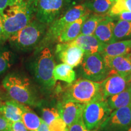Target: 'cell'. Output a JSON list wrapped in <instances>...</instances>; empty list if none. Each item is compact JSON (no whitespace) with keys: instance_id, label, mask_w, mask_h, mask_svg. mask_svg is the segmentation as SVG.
<instances>
[{"instance_id":"obj_38","label":"cell","mask_w":131,"mask_h":131,"mask_svg":"<svg viewBox=\"0 0 131 131\" xmlns=\"http://www.w3.org/2000/svg\"><path fill=\"white\" fill-rule=\"evenodd\" d=\"M73 3H84L86 0H72Z\"/></svg>"},{"instance_id":"obj_33","label":"cell","mask_w":131,"mask_h":131,"mask_svg":"<svg viewBox=\"0 0 131 131\" xmlns=\"http://www.w3.org/2000/svg\"><path fill=\"white\" fill-rule=\"evenodd\" d=\"M11 131H29L22 121L11 123Z\"/></svg>"},{"instance_id":"obj_20","label":"cell","mask_w":131,"mask_h":131,"mask_svg":"<svg viewBox=\"0 0 131 131\" xmlns=\"http://www.w3.org/2000/svg\"><path fill=\"white\" fill-rule=\"evenodd\" d=\"M107 102L112 111L131 105V83L122 92L108 98Z\"/></svg>"},{"instance_id":"obj_6","label":"cell","mask_w":131,"mask_h":131,"mask_svg":"<svg viewBox=\"0 0 131 131\" xmlns=\"http://www.w3.org/2000/svg\"><path fill=\"white\" fill-rule=\"evenodd\" d=\"M55 63L51 50L45 47L40 50L34 64V74L40 84L47 89H51L56 84L53 77Z\"/></svg>"},{"instance_id":"obj_27","label":"cell","mask_w":131,"mask_h":131,"mask_svg":"<svg viewBox=\"0 0 131 131\" xmlns=\"http://www.w3.org/2000/svg\"><path fill=\"white\" fill-rule=\"evenodd\" d=\"M13 63L12 52L4 49H0V75L9 69Z\"/></svg>"},{"instance_id":"obj_24","label":"cell","mask_w":131,"mask_h":131,"mask_svg":"<svg viewBox=\"0 0 131 131\" xmlns=\"http://www.w3.org/2000/svg\"><path fill=\"white\" fill-rule=\"evenodd\" d=\"M21 121L29 131H34L40 126L42 119L30 108L24 105Z\"/></svg>"},{"instance_id":"obj_40","label":"cell","mask_w":131,"mask_h":131,"mask_svg":"<svg viewBox=\"0 0 131 131\" xmlns=\"http://www.w3.org/2000/svg\"><path fill=\"white\" fill-rule=\"evenodd\" d=\"M128 56H129V60H130V62H131V52H130V53L128 54Z\"/></svg>"},{"instance_id":"obj_35","label":"cell","mask_w":131,"mask_h":131,"mask_svg":"<svg viewBox=\"0 0 131 131\" xmlns=\"http://www.w3.org/2000/svg\"><path fill=\"white\" fill-rule=\"evenodd\" d=\"M6 41L4 39V28H3V24L2 22L1 16L0 15V43Z\"/></svg>"},{"instance_id":"obj_26","label":"cell","mask_w":131,"mask_h":131,"mask_svg":"<svg viewBox=\"0 0 131 131\" xmlns=\"http://www.w3.org/2000/svg\"><path fill=\"white\" fill-rule=\"evenodd\" d=\"M126 11L131 12V0H115L111 6L107 16L115 18Z\"/></svg>"},{"instance_id":"obj_9","label":"cell","mask_w":131,"mask_h":131,"mask_svg":"<svg viewBox=\"0 0 131 131\" xmlns=\"http://www.w3.org/2000/svg\"><path fill=\"white\" fill-rule=\"evenodd\" d=\"M67 0H37L35 18L50 25L60 16Z\"/></svg>"},{"instance_id":"obj_15","label":"cell","mask_w":131,"mask_h":131,"mask_svg":"<svg viewBox=\"0 0 131 131\" xmlns=\"http://www.w3.org/2000/svg\"><path fill=\"white\" fill-rule=\"evenodd\" d=\"M70 42L81 48L84 52V54L101 53L103 46V43L100 41L94 35H80Z\"/></svg>"},{"instance_id":"obj_10","label":"cell","mask_w":131,"mask_h":131,"mask_svg":"<svg viewBox=\"0 0 131 131\" xmlns=\"http://www.w3.org/2000/svg\"><path fill=\"white\" fill-rule=\"evenodd\" d=\"M131 127V105L115 109L101 124V131H129Z\"/></svg>"},{"instance_id":"obj_42","label":"cell","mask_w":131,"mask_h":131,"mask_svg":"<svg viewBox=\"0 0 131 131\" xmlns=\"http://www.w3.org/2000/svg\"><path fill=\"white\" fill-rule=\"evenodd\" d=\"M113 1H115V0H113Z\"/></svg>"},{"instance_id":"obj_7","label":"cell","mask_w":131,"mask_h":131,"mask_svg":"<svg viewBox=\"0 0 131 131\" xmlns=\"http://www.w3.org/2000/svg\"><path fill=\"white\" fill-rule=\"evenodd\" d=\"M111 112L107 100H98L84 104L82 118L87 128L94 130L100 128Z\"/></svg>"},{"instance_id":"obj_13","label":"cell","mask_w":131,"mask_h":131,"mask_svg":"<svg viewBox=\"0 0 131 131\" xmlns=\"http://www.w3.org/2000/svg\"><path fill=\"white\" fill-rule=\"evenodd\" d=\"M103 57L109 70V76L118 75L127 80V78L131 74V62L128 54L117 57L103 56Z\"/></svg>"},{"instance_id":"obj_28","label":"cell","mask_w":131,"mask_h":131,"mask_svg":"<svg viewBox=\"0 0 131 131\" xmlns=\"http://www.w3.org/2000/svg\"><path fill=\"white\" fill-rule=\"evenodd\" d=\"M41 119L49 126L60 116L57 108L45 107L41 111Z\"/></svg>"},{"instance_id":"obj_2","label":"cell","mask_w":131,"mask_h":131,"mask_svg":"<svg viewBox=\"0 0 131 131\" xmlns=\"http://www.w3.org/2000/svg\"><path fill=\"white\" fill-rule=\"evenodd\" d=\"M2 84L13 100L26 106H36L38 103L28 78L18 73H10L3 79Z\"/></svg>"},{"instance_id":"obj_25","label":"cell","mask_w":131,"mask_h":131,"mask_svg":"<svg viewBox=\"0 0 131 131\" xmlns=\"http://www.w3.org/2000/svg\"><path fill=\"white\" fill-rule=\"evenodd\" d=\"M107 15H101L97 14H90L84 21L82 26L80 35H94L95 29L101 21L104 19Z\"/></svg>"},{"instance_id":"obj_30","label":"cell","mask_w":131,"mask_h":131,"mask_svg":"<svg viewBox=\"0 0 131 131\" xmlns=\"http://www.w3.org/2000/svg\"><path fill=\"white\" fill-rule=\"evenodd\" d=\"M68 131H96V130H89L85 126L83 122V118H80L75 123L72 124L69 127Z\"/></svg>"},{"instance_id":"obj_32","label":"cell","mask_w":131,"mask_h":131,"mask_svg":"<svg viewBox=\"0 0 131 131\" xmlns=\"http://www.w3.org/2000/svg\"><path fill=\"white\" fill-rule=\"evenodd\" d=\"M11 123L3 115H0V131H11Z\"/></svg>"},{"instance_id":"obj_4","label":"cell","mask_w":131,"mask_h":131,"mask_svg":"<svg viewBox=\"0 0 131 131\" xmlns=\"http://www.w3.org/2000/svg\"><path fill=\"white\" fill-rule=\"evenodd\" d=\"M91 14L92 13L83 4L75 5L68 10L63 15L59 16L50 24L43 39L38 46L39 50H41L45 47H48L47 46L57 41L61 33L69 24L82 16Z\"/></svg>"},{"instance_id":"obj_14","label":"cell","mask_w":131,"mask_h":131,"mask_svg":"<svg viewBox=\"0 0 131 131\" xmlns=\"http://www.w3.org/2000/svg\"><path fill=\"white\" fill-rule=\"evenodd\" d=\"M128 82L125 78L118 75L108 76L101 82V91L103 99L107 100L111 96L119 94L127 88Z\"/></svg>"},{"instance_id":"obj_3","label":"cell","mask_w":131,"mask_h":131,"mask_svg":"<svg viewBox=\"0 0 131 131\" xmlns=\"http://www.w3.org/2000/svg\"><path fill=\"white\" fill-rule=\"evenodd\" d=\"M47 25L37 19H32L23 29L9 39L14 48L20 51H29L38 47L47 30Z\"/></svg>"},{"instance_id":"obj_16","label":"cell","mask_w":131,"mask_h":131,"mask_svg":"<svg viewBox=\"0 0 131 131\" xmlns=\"http://www.w3.org/2000/svg\"><path fill=\"white\" fill-rule=\"evenodd\" d=\"M114 18L107 16L100 23L95 31L94 35L103 44L112 42L114 27L116 24Z\"/></svg>"},{"instance_id":"obj_18","label":"cell","mask_w":131,"mask_h":131,"mask_svg":"<svg viewBox=\"0 0 131 131\" xmlns=\"http://www.w3.org/2000/svg\"><path fill=\"white\" fill-rule=\"evenodd\" d=\"M131 52V40L103 44L101 54L103 56L117 57L125 55Z\"/></svg>"},{"instance_id":"obj_36","label":"cell","mask_w":131,"mask_h":131,"mask_svg":"<svg viewBox=\"0 0 131 131\" xmlns=\"http://www.w3.org/2000/svg\"><path fill=\"white\" fill-rule=\"evenodd\" d=\"M34 131H50V130H49L48 125L42 119V122L41 123L40 126L38 127V128H37Z\"/></svg>"},{"instance_id":"obj_12","label":"cell","mask_w":131,"mask_h":131,"mask_svg":"<svg viewBox=\"0 0 131 131\" xmlns=\"http://www.w3.org/2000/svg\"><path fill=\"white\" fill-rule=\"evenodd\" d=\"M84 106V104L64 99L58 104L57 109L60 117L69 127L82 117Z\"/></svg>"},{"instance_id":"obj_34","label":"cell","mask_w":131,"mask_h":131,"mask_svg":"<svg viewBox=\"0 0 131 131\" xmlns=\"http://www.w3.org/2000/svg\"><path fill=\"white\" fill-rule=\"evenodd\" d=\"M117 16L119 20L131 21V12H129V11L122 12Z\"/></svg>"},{"instance_id":"obj_1","label":"cell","mask_w":131,"mask_h":131,"mask_svg":"<svg viewBox=\"0 0 131 131\" xmlns=\"http://www.w3.org/2000/svg\"><path fill=\"white\" fill-rule=\"evenodd\" d=\"M37 0H23L4 10L1 19L5 41L23 29L35 15Z\"/></svg>"},{"instance_id":"obj_5","label":"cell","mask_w":131,"mask_h":131,"mask_svg":"<svg viewBox=\"0 0 131 131\" xmlns=\"http://www.w3.org/2000/svg\"><path fill=\"white\" fill-rule=\"evenodd\" d=\"M64 99L70 100L83 104L103 99L101 82L80 78L67 87Z\"/></svg>"},{"instance_id":"obj_22","label":"cell","mask_w":131,"mask_h":131,"mask_svg":"<svg viewBox=\"0 0 131 131\" xmlns=\"http://www.w3.org/2000/svg\"><path fill=\"white\" fill-rule=\"evenodd\" d=\"M53 77L56 81L60 80L71 84L75 80L76 75L73 68L67 64L61 63L55 66L53 70Z\"/></svg>"},{"instance_id":"obj_37","label":"cell","mask_w":131,"mask_h":131,"mask_svg":"<svg viewBox=\"0 0 131 131\" xmlns=\"http://www.w3.org/2000/svg\"><path fill=\"white\" fill-rule=\"evenodd\" d=\"M3 106V103H2V101L0 100V115H2Z\"/></svg>"},{"instance_id":"obj_17","label":"cell","mask_w":131,"mask_h":131,"mask_svg":"<svg viewBox=\"0 0 131 131\" xmlns=\"http://www.w3.org/2000/svg\"><path fill=\"white\" fill-rule=\"evenodd\" d=\"M90 14L82 16L77 20L69 24L58 38L59 43H66L74 40L81 34L82 26Z\"/></svg>"},{"instance_id":"obj_23","label":"cell","mask_w":131,"mask_h":131,"mask_svg":"<svg viewBox=\"0 0 131 131\" xmlns=\"http://www.w3.org/2000/svg\"><path fill=\"white\" fill-rule=\"evenodd\" d=\"M127 40H131V21L118 20L115 26L112 42Z\"/></svg>"},{"instance_id":"obj_21","label":"cell","mask_w":131,"mask_h":131,"mask_svg":"<svg viewBox=\"0 0 131 131\" xmlns=\"http://www.w3.org/2000/svg\"><path fill=\"white\" fill-rule=\"evenodd\" d=\"M114 2L113 0H86L82 4L91 13L101 15H107Z\"/></svg>"},{"instance_id":"obj_39","label":"cell","mask_w":131,"mask_h":131,"mask_svg":"<svg viewBox=\"0 0 131 131\" xmlns=\"http://www.w3.org/2000/svg\"><path fill=\"white\" fill-rule=\"evenodd\" d=\"M127 82L128 83H131V74L129 75V77L127 78Z\"/></svg>"},{"instance_id":"obj_11","label":"cell","mask_w":131,"mask_h":131,"mask_svg":"<svg viewBox=\"0 0 131 131\" xmlns=\"http://www.w3.org/2000/svg\"><path fill=\"white\" fill-rule=\"evenodd\" d=\"M55 53L62 63L67 64L72 68L81 64L84 55V52L81 48L70 42L58 43L56 46Z\"/></svg>"},{"instance_id":"obj_31","label":"cell","mask_w":131,"mask_h":131,"mask_svg":"<svg viewBox=\"0 0 131 131\" xmlns=\"http://www.w3.org/2000/svg\"><path fill=\"white\" fill-rule=\"evenodd\" d=\"M22 1L23 0H0V15H2L4 10L7 7Z\"/></svg>"},{"instance_id":"obj_41","label":"cell","mask_w":131,"mask_h":131,"mask_svg":"<svg viewBox=\"0 0 131 131\" xmlns=\"http://www.w3.org/2000/svg\"><path fill=\"white\" fill-rule=\"evenodd\" d=\"M129 131H131V127H130V129H129Z\"/></svg>"},{"instance_id":"obj_19","label":"cell","mask_w":131,"mask_h":131,"mask_svg":"<svg viewBox=\"0 0 131 131\" xmlns=\"http://www.w3.org/2000/svg\"><path fill=\"white\" fill-rule=\"evenodd\" d=\"M24 104L11 100L3 103L2 115L10 123L22 120Z\"/></svg>"},{"instance_id":"obj_29","label":"cell","mask_w":131,"mask_h":131,"mask_svg":"<svg viewBox=\"0 0 131 131\" xmlns=\"http://www.w3.org/2000/svg\"><path fill=\"white\" fill-rule=\"evenodd\" d=\"M50 131H68L69 127L61 117H58L48 126Z\"/></svg>"},{"instance_id":"obj_8","label":"cell","mask_w":131,"mask_h":131,"mask_svg":"<svg viewBox=\"0 0 131 131\" xmlns=\"http://www.w3.org/2000/svg\"><path fill=\"white\" fill-rule=\"evenodd\" d=\"M81 73L85 79L102 82L109 76V70L101 53L84 54L81 63Z\"/></svg>"}]
</instances>
